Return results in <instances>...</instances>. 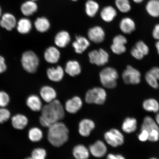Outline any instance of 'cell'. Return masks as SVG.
Listing matches in <instances>:
<instances>
[{"label": "cell", "instance_id": "6da1fadb", "mask_svg": "<svg viewBox=\"0 0 159 159\" xmlns=\"http://www.w3.org/2000/svg\"><path fill=\"white\" fill-rule=\"evenodd\" d=\"M41 111L39 122L45 128H48L51 125L63 119L65 116L64 108L60 101L56 99L43 106Z\"/></svg>", "mask_w": 159, "mask_h": 159}, {"label": "cell", "instance_id": "7a4b0ae2", "mask_svg": "<svg viewBox=\"0 0 159 159\" xmlns=\"http://www.w3.org/2000/svg\"><path fill=\"white\" fill-rule=\"evenodd\" d=\"M69 131L66 125L61 122L54 123L48 128V140L53 146L59 148L66 143L69 139Z\"/></svg>", "mask_w": 159, "mask_h": 159}, {"label": "cell", "instance_id": "3957f363", "mask_svg": "<svg viewBox=\"0 0 159 159\" xmlns=\"http://www.w3.org/2000/svg\"><path fill=\"white\" fill-rule=\"evenodd\" d=\"M22 66L27 73L33 74L36 72L39 65L38 57L33 51H26L22 54L21 58Z\"/></svg>", "mask_w": 159, "mask_h": 159}, {"label": "cell", "instance_id": "277c9868", "mask_svg": "<svg viewBox=\"0 0 159 159\" xmlns=\"http://www.w3.org/2000/svg\"><path fill=\"white\" fill-rule=\"evenodd\" d=\"M118 77V71L112 67H105L99 73L101 84L107 89H114L116 86Z\"/></svg>", "mask_w": 159, "mask_h": 159}, {"label": "cell", "instance_id": "5b68a950", "mask_svg": "<svg viewBox=\"0 0 159 159\" xmlns=\"http://www.w3.org/2000/svg\"><path fill=\"white\" fill-rule=\"evenodd\" d=\"M141 130H145L148 133V140L156 142L159 140V126L152 117L145 116L143 120Z\"/></svg>", "mask_w": 159, "mask_h": 159}, {"label": "cell", "instance_id": "8992f818", "mask_svg": "<svg viewBox=\"0 0 159 159\" xmlns=\"http://www.w3.org/2000/svg\"><path fill=\"white\" fill-rule=\"evenodd\" d=\"M107 96V93L104 89L94 87L89 89L86 93L85 100L89 104L102 105L106 101Z\"/></svg>", "mask_w": 159, "mask_h": 159}, {"label": "cell", "instance_id": "52a82bcc", "mask_svg": "<svg viewBox=\"0 0 159 159\" xmlns=\"http://www.w3.org/2000/svg\"><path fill=\"white\" fill-rule=\"evenodd\" d=\"M104 139L109 145L113 148L122 146L124 144V135L118 129L113 128L104 134Z\"/></svg>", "mask_w": 159, "mask_h": 159}, {"label": "cell", "instance_id": "ba28073f", "mask_svg": "<svg viewBox=\"0 0 159 159\" xmlns=\"http://www.w3.org/2000/svg\"><path fill=\"white\" fill-rule=\"evenodd\" d=\"M122 77L124 82L126 84H138L141 82L140 71L130 65H128L123 71Z\"/></svg>", "mask_w": 159, "mask_h": 159}, {"label": "cell", "instance_id": "9c48e42d", "mask_svg": "<svg viewBox=\"0 0 159 159\" xmlns=\"http://www.w3.org/2000/svg\"><path fill=\"white\" fill-rule=\"evenodd\" d=\"M89 61L92 64L98 66H102L108 62L109 55L108 52L103 49L94 50L89 54Z\"/></svg>", "mask_w": 159, "mask_h": 159}, {"label": "cell", "instance_id": "30bf717a", "mask_svg": "<svg viewBox=\"0 0 159 159\" xmlns=\"http://www.w3.org/2000/svg\"><path fill=\"white\" fill-rule=\"evenodd\" d=\"M17 21L16 18L11 13H7L1 16L0 26L8 31H11L16 26Z\"/></svg>", "mask_w": 159, "mask_h": 159}, {"label": "cell", "instance_id": "8fae6325", "mask_svg": "<svg viewBox=\"0 0 159 159\" xmlns=\"http://www.w3.org/2000/svg\"><path fill=\"white\" fill-rule=\"evenodd\" d=\"M88 36L89 39L93 43H99L104 41L105 33L102 27L97 26L89 30Z\"/></svg>", "mask_w": 159, "mask_h": 159}, {"label": "cell", "instance_id": "7c38bea8", "mask_svg": "<svg viewBox=\"0 0 159 159\" xmlns=\"http://www.w3.org/2000/svg\"><path fill=\"white\" fill-rule=\"evenodd\" d=\"M11 122L14 128L17 130H22L28 125L29 120L25 115L18 114L11 117Z\"/></svg>", "mask_w": 159, "mask_h": 159}, {"label": "cell", "instance_id": "4fadbf2b", "mask_svg": "<svg viewBox=\"0 0 159 159\" xmlns=\"http://www.w3.org/2000/svg\"><path fill=\"white\" fill-rule=\"evenodd\" d=\"M82 105L83 102L80 97L75 96L66 102L65 108L67 112L75 114L80 110Z\"/></svg>", "mask_w": 159, "mask_h": 159}, {"label": "cell", "instance_id": "5bb4252c", "mask_svg": "<svg viewBox=\"0 0 159 159\" xmlns=\"http://www.w3.org/2000/svg\"><path fill=\"white\" fill-rule=\"evenodd\" d=\"M89 150L91 154L95 157L101 158L106 154L107 149L104 142L102 141L98 140L91 145Z\"/></svg>", "mask_w": 159, "mask_h": 159}, {"label": "cell", "instance_id": "9a60e30c", "mask_svg": "<svg viewBox=\"0 0 159 159\" xmlns=\"http://www.w3.org/2000/svg\"><path fill=\"white\" fill-rule=\"evenodd\" d=\"M95 128V124L93 120L85 119L81 120L79 123V132L81 136L88 137Z\"/></svg>", "mask_w": 159, "mask_h": 159}, {"label": "cell", "instance_id": "2e32d148", "mask_svg": "<svg viewBox=\"0 0 159 159\" xmlns=\"http://www.w3.org/2000/svg\"><path fill=\"white\" fill-rule=\"evenodd\" d=\"M26 104L29 109L34 112L41 111L43 107L41 98L35 94H31L27 97Z\"/></svg>", "mask_w": 159, "mask_h": 159}, {"label": "cell", "instance_id": "e0dca14e", "mask_svg": "<svg viewBox=\"0 0 159 159\" xmlns=\"http://www.w3.org/2000/svg\"><path fill=\"white\" fill-rule=\"evenodd\" d=\"M61 53L59 50L54 47H50L45 50L44 58L47 62L55 64L59 60Z\"/></svg>", "mask_w": 159, "mask_h": 159}, {"label": "cell", "instance_id": "ac0fdd59", "mask_svg": "<svg viewBox=\"0 0 159 159\" xmlns=\"http://www.w3.org/2000/svg\"><path fill=\"white\" fill-rule=\"evenodd\" d=\"M39 94L42 99L47 103L55 100L57 96V92L55 89L48 85L41 87Z\"/></svg>", "mask_w": 159, "mask_h": 159}, {"label": "cell", "instance_id": "d6986e66", "mask_svg": "<svg viewBox=\"0 0 159 159\" xmlns=\"http://www.w3.org/2000/svg\"><path fill=\"white\" fill-rule=\"evenodd\" d=\"M90 45V43L88 39L84 37L79 36L75 38V39L72 43L75 52L81 54L88 48Z\"/></svg>", "mask_w": 159, "mask_h": 159}, {"label": "cell", "instance_id": "ffe728a7", "mask_svg": "<svg viewBox=\"0 0 159 159\" xmlns=\"http://www.w3.org/2000/svg\"><path fill=\"white\" fill-rule=\"evenodd\" d=\"M47 74L50 80L54 82H59L63 78L64 75V71L61 66L52 67L47 69Z\"/></svg>", "mask_w": 159, "mask_h": 159}, {"label": "cell", "instance_id": "44dd1931", "mask_svg": "<svg viewBox=\"0 0 159 159\" xmlns=\"http://www.w3.org/2000/svg\"><path fill=\"white\" fill-rule=\"evenodd\" d=\"M70 41V35L68 32L65 31L59 32L56 35L54 39L55 45L61 48L66 47Z\"/></svg>", "mask_w": 159, "mask_h": 159}, {"label": "cell", "instance_id": "7402d4cb", "mask_svg": "<svg viewBox=\"0 0 159 159\" xmlns=\"http://www.w3.org/2000/svg\"><path fill=\"white\" fill-rule=\"evenodd\" d=\"M16 27L19 33L21 34H26L31 31L32 24L30 20L27 18H22L17 22Z\"/></svg>", "mask_w": 159, "mask_h": 159}, {"label": "cell", "instance_id": "603a6c76", "mask_svg": "<svg viewBox=\"0 0 159 159\" xmlns=\"http://www.w3.org/2000/svg\"><path fill=\"white\" fill-rule=\"evenodd\" d=\"M38 7L35 1L29 0L24 2L21 5L20 10L22 13L25 16L33 15L36 12Z\"/></svg>", "mask_w": 159, "mask_h": 159}, {"label": "cell", "instance_id": "cb8c5ba5", "mask_svg": "<svg viewBox=\"0 0 159 159\" xmlns=\"http://www.w3.org/2000/svg\"><path fill=\"white\" fill-rule=\"evenodd\" d=\"M138 128L137 119L132 117H127L122 123V129L123 132L130 134L135 132Z\"/></svg>", "mask_w": 159, "mask_h": 159}, {"label": "cell", "instance_id": "d4e9b609", "mask_svg": "<svg viewBox=\"0 0 159 159\" xmlns=\"http://www.w3.org/2000/svg\"><path fill=\"white\" fill-rule=\"evenodd\" d=\"M121 31L126 34H130L136 29V25L133 20L129 17L123 18L119 24Z\"/></svg>", "mask_w": 159, "mask_h": 159}, {"label": "cell", "instance_id": "484cf974", "mask_svg": "<svg viewBox=\"0 0 159 159\" xmlns=\"http://www.w3.org/2000/svg\"><path fill=\"white\" fill-rule=\"evenodd\" d=\"M65 71L71 77H75L80 74L81 70L80 65L76 61H69L66 63Z\"/></svg>", "mask_w": 159, "mask_h": 159}, {"label": "cell", "instance_id": "4316f807", "mask_svg": "<svg viewBox=\"0 0 159 159\" xmlns=\"http://www.w3.org/2000/svg\"><path fill=\"white\" fill-rule=\"evenodd\" d=\"M117 15V11L111 6L105 7L101 10L100 16L101 18L106 22H110L114 20Z\"/></svg>", "mask_w": 159, "mask_h": 159}, {"label": "cell", "instance_id": "83f0119b", "mask_svg": "<svg viewBox=\"0 0 159 159\" xmlns=\"http://www.w3.org/2000/svg\"><path fill=\"white\" fill-rule=\"evenodd\" d=\"M34 25L38 31L40 33H44L48 30L51 25L47 18L39 17L35 20Z\"/></svg>", "mask_w": 159, "mask_h": 159}, {"label": "cell", "instance_id": "f1b7e54d", "mask_svg": "<svg viewBox=\"0 0 159 159\" xmlns=\"http://www.w3.org/2000/svg\"><path fill=\"white\" fill-rule=\"evenodd\" d=\"M72 153L73 156L76 159H88L89 156L88 149L82 144L75 146L73 148Z\"/></svg>", "mask_w": 159, "mask_h": 159}, {"label": "cell", "instance_id": "f546056e", "mask_svg": "<svg viewBox=\"0 0 159 159\" xmlns=\"http://www.w3.org/2000/svg\"><path fill=\"white\" fill-rule=\"evenodd\" d=\"M142 106L143 108L147 112L157 113L159 111V103L154 98L146 99L143 102Z\"/></svg>", "mask_w": 159, "mask_h": 159}, {"label": "cell", "instance_id": "4dcf8cb0", "mask_svg": "<svg viewBox=\"0 0 159 159\" xmlns=\"http://www.w3.org/2000/svg\"><path fill=\"white\" fill-rule=\"evenodd\" d=\"M148 14L154 17H159V0H150L146 5Z\"/></svg>", "mask_w": 159, "mask_h": 159}, {"label": "cell", "instance_id": "1f68e13d", "mask_svg": "<svg viewBox=\"0 0 159 159\" xmlns=\"http://www.w3.org/2000/svg\"><path fill=\"white\" fill-rule=\"evenodd\" d=\"M28 137L31 142H39L43 138V131L38 127H32L29 129L28 132Z\"/></svg>", "mask_w": 159, "mask_h": 159}, {"label": "cell", "instance_id": "d6a6232c", "mask_svg": "<svg viewBox=\"0 0 159 159\" xmlns=\"http://www.w3.org/2000/svg\"><path fill=\"white\" fill-rule=\"evenodd\" d=\"M99 9L98 3L93 0H88L85 3V12L89 17H94L98 12Z\"/></svg>", "mask_w": 159, "mask_h": 159}, {"label": "cell", "instance_id": "836d02e7", "mask_svg": "<svg viewBox=\"0 0 159 159\" xmlns=\"http://www.w3.org/2000/svg\"><path fill=\"white\" fill-rule=\"evenodd\" d=\"M126 43L118 40L113 39V43L111 45V48L112 52L117 55H120L124 53L126 51Z\"/></svg>", "mask_w": 159, "mask_h": 159}, {"label": "cell", "instance_id": "e575fe53", "mask_svg": "<svg viewBox=\"0 0 159 159\" xmlns=\"http://www.w3.org/2000/svg\"><path fill=\"white\" fill-rule=\"evenodd\" d=\"M115 3L121 12L126 13L130 11L131 7L129 0H115Z\"/></svg>", "mask_w": 159, "mask_h": 159}, {"label": "cell", "instance_id": "d590c367", "mask_svg": "<svg viewBox=\"0 0 159 159\" xmlns=\"http://www.w3.org/2000/svg\"><path fill=\"white\" fill-rule=\"evenodd\" d=\"M47 155V152L45 149L37 148L32 151L30 157L33 159H46Z\"/></svg>", "mask_w": 159, "mask_h": 159}, {"label": "cell", "instance_id": "8d00e7d4", "mask_svg": "<svg viewBox=\"0 0 159 159\" xmlns=\"http://www.w3.org/2000/svg\"><path fill=\"white\" fill-rule=\"evenodd\" d=\"M145 77L147 83L152 88L157 89L159 88L158 81L150 71L146 73Z\"/></svg>", "mask_w": 159, "mask_h": 159}, {"label": "cell", "instance_id": "74e56055", "mask_svg": "<svg viewBox=\"0 0 159 159\" xmlns=\"http://www.w3.org/2000/svg\"><path fill=\"white\" fill-rule=\"evenodd\" d=\"M11 113L6 108L0 107V124H3L11 118Z\"/></svg>", "mask_w": 159, "mask_h": 159}, {"label": "cell", "instance_id": "f35d334b", "mask_svg": "<svg viewBox=\"0 0 159 159\" xmlns=\"http://www.w3.org/2000/svg\"><path fill=\"white\" fill-rule=\"evenodd\" d=\"M10 101V97L8 94L5 91H0V107L6 108Z\"/></svg>", "mask_w": 159, "mask_h": 159}, {"label": "cell", "instance_id": "ab89813d", "mask_svg": "<svg viewBox=\"0 0 159 159\" xmlns=\"http://www.w3.org/2000/svg\"><path fill=\"white\" fill-rule=\"evenodd\" d=\"M135 47L144 56L148 55L149 52V48L143 41H140L136 43Z\"/></svg>", "mask_w": 159, "mask_h": 159}, {"label": "cell", "instance_id": "60d3db41", "mask_svg": "<svg viewBox=\"0 0 159 159\" xmlns=\"http://www.w3.org/2000/svg\"><path fill=\"white\" fill-rule=\"evenodd\" d=\"M131 54L134 58L140 60H142L145 56L139 50L135 47L133 48L131 50Z\"/></svg>", "mask_w": 159, "mask_h": 159}, {"label": "cell", "instance_id": "b9f144b4", "mask_svg": "<svg viewBox=\"0 0 159 159\" xmlns=\"http://www.w3.org/2000/svg\"><path fill=\"white\" fill-rule=\"evenodd\" d=\"M148 133L146 130H141L140 134L138 135V138L141 142H145L148 140Z\"/></svg>", "mask_w": 159, "mask_h": 159}, {"label": "cell", "instance_id": "7bdbcfd3", "mask_svg": "<svg viewBox=\"0 0 159 159\" xmlns=\"http://www.w3.org/2000/svg\"><path fill=\"white\" fill-rule=\"evenodd\" d=\"M7 69L5 57L2 56L0 55V74L5 72Z\"/></svg>", "mask_w": 159, "mask_h": 159}, {"label": "cell", "instance_id": "ee69618b", "mask_svg": "<svg viewBox=\"0 0 159 159\" xmlns=\"http://www.w3.org/2000/svg\"><path fill=\"white\" fill-rule=\"evenodd\" d=\"M153 37L157 40H159V24L155 26L152 33Z\"/></svg>", "mask_w": 159, "mask_h": 159}, {"label": "cell", "instance_id": "f6af8a7d", "mask_svg": "<svg viewBox=\"0 0 159 159\" xmlns=\"http://www.w3.org/2000/svg\"><path fill=\"white\" fill-rule=\"evenodd\" d=\"M149 71L156 77L158 81H159V67H152Z\"/></svg>", "mask_w": 159, "mask_h": 159}, {"label": "cell", "instance_id": "bcb514c9", "mask_svg": "<svg viewBox=\"0 0 159 159\" xmlns=\"http://www.w3.org/2000/svg\"><path fill=\"white\" fill-rule=\"evenodd\" d=\"M107 159H126V158L121 154H109L107 155Z\"/></svg>", "mask_w": 159, "mask_h": 159}, {"label": "cell", "instance_id": "7dc6e473", "mask_svg": "<svg viewBox=\"0 0 159 159\" xmlns=\"http://www.w3.org/2000/svg\"><path fill=\"white\" fill-rule=\"evenodd\" d=\"M155 120L156 122L159 126V112L157 113L156 116V118H155Z\"/></svg>", "mask_w": 159, "mask_h": 159}, {"label": "cell", "instance_id": "c3c4849f", "mask_svg": "<svg viewBox=\"0 0 159 159\" xmlns=\"http://www.w3.org/2000/svg\"><path fill=\"white\" fill-rule=\"evenodd\" d=\"M156 47L157 50V51L159 55V40L156 43Z\"/></svg>", "mask_w": 159, "mask_h": 159}, {"label": "cell", "instance_id": "681fc988", "mask_svg": "<svg viewBox=\"0 0 159 159\" xmlns=\"http://www.w3.org/2000/svg\"><path fill=\"white\" fill-rule=\"evenodd\" d=\"M135 3H139L142 2L144 0H133Z\"/></svg>", "mask_w": 159, "mask_h": 159}, {"label": "cell", "instance_id": "f907efd6", "mask_svg": "<svg viewBox=\"0 0 159 159\" xmlns=\"http://www.w3.org/2000/svg\"><path fill=\"white\" fill-rule=\"evenodd\" d=\"M2 12V9H1V7H0V17H1Z\"/></svg>", "mask_w": 159, "mask_h": 159}, {"label": "cell", "instance_id": "816d5d0a", "mask_svg": "<svg viewBox=\"0 0 159 159\" xmlns=\"http://www.w3.org/2000/svg\"><path fill=\"white\" fill-rule=\"evenodd\" d=\"M24 159H33L30 157H27L25 158Z\"/></svg>", "mask_w": 159, "mask_h": 159}, {"label": "cell", "instance_id": "f5cc1de1", "mask_svg": "<svg viewBox=\"0 0 159 159\" xmlns=\"http://www.w3.org/2000/svg\"><path fill=\"white\" fill-rule=\"evenodd\" d=\"M149 159H158L157 158H155V157H152V158H151Z\"/></svg>", "mask_w": 159, "mask_h": 159}, {"label": "cell", "instance_id": "db71d44e", "mask_svg": "<svg viewBox=\"0 0 159 159\" xmlns=\"http://www.w3.org/2000/svg\"><path fill=\"white\" fill-rule=\"evenodd\" d=\"M71 1H77V0H71Z\"/></svg>", "mask_w": 159, "mask_h": 159}, {"label": "cell", "instance_id": "11a10c76", "mask_svg": "<svg viewBox=\"0 0 159 159\" xmlns=\"http://www.w3.org/2000/svg\"><path fill=\"white\" fill-rule=\"evenodd\" d=\"M31 1H37V0H31Z\"/></svg>", "mask_w": 159, "mask_h": 159}]
</instances>
